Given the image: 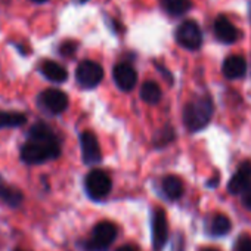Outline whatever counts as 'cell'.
Returning <instances> with one entry per match:
<instances>
[{
	"mask_svg": "<svg viewBox=\"0 0 251 251\" xmlns=\"http://www.w3.org/2000/svg\"><path fill=\"white\" fill-rule=\"evenodd\" d=\"M0 200H2L6 205L12 207V208H17L23 204L24 201V194L15 188V186H11L3 177L0 175Z\"/></svg>",
	"mask_w": 251,
	"mask_h": 251,
	"instance_id": "14",
	"label": "cell"
},
{
	"mask_svg": "<svg viewBox=\"0 0 251 251\" xmlns=\"http://www.w3.org/2000/svg\"><path fill=\"white\" fill-rule=\"evenodd\" d=\"M161 96H163V92H161V87L152 81V80H148L142 84L141 87V99L150 105H155L161 100Z\"/></svg>",
	"mask_w": 251,
	"mask_h": 251,
	"instance_id": "17",
	"label": "cell"
},
{
	"mask_svg": "<svg viewBox=\"0 0 251 251\" xmlns=\"http://www.w3.org/2000/svg\"><path fill=\"white\" fill-rule=\"evenodd\" d=\"M75 2H78V3H86L87 0H75Z\"/></svg>",
	"mask_w": 251,
	"mask_h": 251,
	"instance_id": "32",
	"label": "cell"
},
{
	"mask_svg": "<svg viewBox=\"0 0 251 251\" xmlns=\"http://www.w3.org/2000/svg\"><path fill=\"white\" fill-rule=\"evenodd\" d=\"M14 251H23V250H14Z\"/></svg>",
	"mask_w": 251,
	"mask_h": 251,
	"instance_id": "33",
	"label": "cell"
},
{
	"mask_svg": "<svg viewBox=\"0 0 251 251\" xmlns=\"http://www.w3.org/2000/svg\"><path fill=\"white\" fill-rule=\"evenodd\" d=\"M250 183H251V161H244L239 164L235 175L230 177L227 183V191L232 195H238L242 194Z\"/></svg>",
	"mask_w": 251,
	"mask_h": 251,
	"instance_id": "12",
	"label": "cell"
},
{
	"mask_svg": "<svg viewBox=\"0 0 251 251\" xmlns=\"http://www.w3.org/2000/svg\"><path fill=\"white\" fill-rule=\"evenodd\" d=\"M75 78L81 87L93 89L103 80V68L96 61H81L75 70Z\"/></svg>",
	"mask_w": 251,
	"mask_h": 251,
	"instance_id": "6",
	"label": "cell"
},
{
	"mask_svg": "<svg viewBox=\"0 0 251 251\" xmlns=\"http://www.w3.org/2000/svg\"><path fill=\"white\" fill-rule=\"evenodd\" d=\"M235 251H251V238L248 235H241L236 241Z\"/></svg>",
	"mask_w": 251,
	"mask_h": 251,
	"instance_id": "23",
	"label": "cell"
},
{
	"mask_svg": "<svg viewBox=\"0 0 251 251\" xmlns=\"http://www.w3.org/2000/svg\"><path fill=\"white\" fill-rule=\"evenodd\" d=\"M248 18H250V23H251V0H248Z\"/></svg>",
	"mask_w": 251,
	"mask_h": 251,
	"instance_id": "29",
	"label": "cell"
},
{
	"mask_svg": "<svg viewBox=\"0 0 251 251\" xmlns=\"http://www.w3.org/2000/svg\"><path fill=\"white\" fill-rule=\"evenodd\" d=\"M222 71L226 78L229 80H238L242 78L247 73V61L239 55L227 56L223 62Z\"/></svg>",
	"mask_w": 251,
	"mask_h": 251,
	"instance_id": "13",
	"label": "cell"
},
{
	"mask_svg": "<svg viewBox=\"0 0 251 251\" xmlns=\"http://www.w3.org/2000/svg\"><path fill=\"white\" fill-rule=\"evenodd\" d=\"M80 150H81V160L87 166L99 164L102 160V151L96 135L90 130H86L80 135Z\"/></svg>",
	"mask_w": 251,
	"mask_h": 251,
	"instance_id": "8",
	"label": "cell"
},
{
	"mask_svg": "<svg viewBox=\"0 0 251 251\" xmlns=\"http://www.w3.org/2000/svg\"><path fill=\"white\" fill-rule=\"evenodd\" d=\"M77 48H78V43L77 42H74V40H65L59 46V53L68 58V56H73L77 52Z\"/></svg>",
	"mask_w": 251,
	"mask_h": 251,
	"instance_id": "22",
	"label": "cell"
},
{
	"mask_svg": "<svg viewBox=\"0 0 251 251\" xmlns=\"http://www.w3.org/2000/svg\"><path fill=\"white\" fill-rule=\"evenodd\" d=\"M84 188H86L87 195L92 200L100 201L109 195V192L112 189V180L106 172H103L100 169H95L87 173V176L84 179Z\"/></svg>",
	"mask_w": 251,
	"mask_h": 251,
	"instance_id": "4",
	"label": "cell"
},
{
	"mask_svg": "<svg viewBox=\"0 0 251 251\" xmlns=\"http://www.w3.org/2000/svg\"><path fill=\"white\" fill-rule=\"evenodd\" d=\"M40 71L52 83H64L68 78V73H67L65 67H62L61 64H58L55 61H45L40 65Z\"/></svg>",
	"mask_w": 251,
	"mask_h": 251,
	"instance_id": "15",
	"label": "cell"
},
{
	"mask_svg": "<svg viewBox=\"0 0 251 251\" xmlns=\"http://www.w3.org/2000/svg\"><path fill=\"white\" fill-rule=\"evenodd\" d=\"M151 232H152V247L155 251H161L169 239V223L167 216L163 208H155L152 211L151 220Z\"/></svg>",
	"mask_w": 251,
	"mask_h": 251,
	"instance_id": "9",
	"label": "cell"
},
{
	"mask_svg": "<svg viewBox=\"0 0 251 251\" xmlns=\"http://www.w3.org/2000/svg\"><path fill=\"white\" fill-rule=\"evenodd\" d=\"M242 204L247 210L251 211V183L244 189L242 192Z\"/></svg>",
	"mask_w": 251,
	"mask_h": 251,
	"instance_id": "25",
	"label": "cell"
},
{
	"mask_svg": "<svg viewBox=\"0 0 251 251\" xmlns=\"http://www.w3.org/2000/svg\"><path fill=\"white\" fill-rule=\"evenodd\" d=\"M33 2H36V3H45V2H48V0H33Z\"/></svg>",
	"mask_w": 251,
	"mask_h": 251,
	"instance_id": "31",
	"label": "cell"
},
{
	"mask_svg": "<svg viewBox=\"0 0 251 251\" xmlns=\"http://www.w3.org/2000/svg\"><path fill=\"white\" fill-rule=\"evenodd\" d=\"M161 189L163 194L166 195V198H169L170 201H176L183 195V182L180 177L175 176V175H169L163 179L161 182Z\"/></svg>",
	"mask_w": 251,
	"mask_h": 251,
	"instance_id": "16",
	"label": "cell"
},
{
	"mask_svg": "<svg viewBox=\"0 0 251 251\" xmlns=\"http://www.w3.org/2000/svg\"><path fill=\"white\" fill-rule=\"evenodd\" d=\"M112 77L117 84V87L123 92H130L135 89L138 83V73L136 70L126 62H120L112 70Z\"/></svg>",
	"mask_w": 251,
	"mask_h": 251,
	"instance_id": "10",
	"label": "cell"
},
{
	"mask_svg": "<svg viewBox=\"0 0 251 251\" xmlns=\"http://www.w3.org/2000/svg\"><path fill=\"white\" fill-rule=\"evenodd\" d=\"M217 182H219V176L213 177V180H208V182H207V186H210V188H214V186H217Z\"/></svg>",
	"mask_w": 251,
	"mask_h": 251,
	"instance_id": "28",
	"label": "cell"
},
{
	"mask_svg": "<svg viewBox=\"0 0 251 251\" xmlns=\"http://www.w3.org/2000/svg\"><path fill=\"white\" fill-rule=\"evenodd\" d=\"M232 227V223L227 216L225 214H216L211 217L208 225V233L213 236H223L226 235Z\"/></svg>",
	"mask_w": 251,
	"mask_h": 251,
	"instance_id": "18",
	"label": "cell"
},
{
	"mask_svg": "<svg viewBox=\"0 0 251 251\" xmlns=\"http://www.w3.org/2000/svg\"><path fill=\"white\" fill-rule=\"evenodd\" d=\"M172 251H185V239L182 233H177L173 239Z\"/></svg>",
	"mask_w": 251,
	"mask_h": 251,
	"instance_id": "24",
	"label": "cell"
},
{
	"mask_svg": "<svg viewBox=\"0 0 251 251\" xmlns=\"http://www.w3.org/2000/svg\"><path fill=\"white\" fill-rule=\"evenodd\" d=\"M176 138V133H175V129L172 127V126H166L164 129H161L155 138H154V147L157 148H161V147H166L169 145L172 141H175Z\"/></svg>",
	"mask_w": 251,
	"mask_h": 251,
	"instance_id": "21",
	"label": "cell"
},
{
	"mask_svg": "<svg viewBox=\"0 0 251 251\" xmlns=\"http://www.w3.org/2000/svg\"><path fill=\"white\" fill-rule=\"evenodd\" d=\"M27 115L21 112H5L0 111V129H11V127H20L25 124Z\"/></svg>",
	"mask_w": 251,
	"mask_h": 251,
	"instance_id": "20",
	"label": "cell"
},
{
	"mask_svg": "<svg viewBox=\"0 0 251 251\" xmlns=\"http://www.w3.org/2000/svg\"><path fill=\"white\" fill-rule=\"evenodd\" d=\"M115 251H139V250L132 244H126V245H121L120 248H117Z\"/></svg>",
	"mask_w": 251,
	"mask_h": 251,
	"instance_id": "27",
	"label": "cell"
},
{
	"mask_svg": "<svg viewBox=\"0 0 251 251\" xmlns=\"http://www.w3.org/2000/svg\"><path fill=\"white\" fill-rule=\"evenodd\" d=\"M201 251H219V250H216V248H202Z\"/></svg>",
	"mask_w": 251,
	"mask_h": 251,
	"instance_id": "30",
	"label": "cell"
},
{
	"mask_svg": "<svg viewBox=\"0 0 251 251\" xmlns=\"http://www.w3.org/2000/svg\"><path fill=\"white\" fill-rule=\"evenodd\" d=\"M214 114V103L213 99L205 96H198L188 102L183 108V124L188 132L195 133L207 127Z\"/></svg>",
	"mask_w": 251,
	"mask_h": 251,
	"instance_id": "2",
	"label": "cell"
},
{
	"mask_svg": "<svg viewBox=\"0 0 251 251\" xmlns=\"http://www.w3.org/2000/svg\"><path fill=\"white\" fill-rule=\"evenodd\" d=\"M117 235L118 226L109 220H102L93 227L90 238L84 242V248L86 251H106L117 239Z\"/></svg>",
	"mask_w": 251,
	"mask_h": 251,
	"instance_id": "3",
	"label": "cell"
},
{
	"mask_svg": "<svg viewBox=\"0 0 251 251\" xmlns=\"http://www.w3.org/2000/svg\"><path fill=\"white\" fill-rule=\"evenodd\" d=\"M68 103L67 93L59 89H46L39 95V105L53 115L62 114L68 108Z\"/></svg>",
	"mask_w": 251,
	"mask_h": 251,
	"instance_id": "7",
	"label": "cell"
},
{
	"mask_svg": "<svg viewBox=\"0 0 251 251\" xmlns=\"http://www.w3.org/2000/svg\"><path fill=\"white\" fill-rule=\"evenodd\" d=\"M176 42L188 50H198L202 45V31L198 23L194 20L183 21L176 30Z\"/></svg>",
	"mask_w": 251,
	"mask_h": 251,
	"instance_id": "5",
	"label": "cell"
},
{
	"mask_svg": "<svg viewBox=\"0 0 251 251\" xmlns=\"http://www.w3.org/2000/svg\"><path fill=\"white\" fill-rule=\"evenodd\" d=\"M214 36L219 42L225 45H232L239 39V31L238 28L227 20L225 15H219L214 21Z\"/></svg>",
	"mask_w": 251,
	"mask_h": 251,
	"instance_id": "11",
	"label": "cell"
},
{
	"mask_svg": "<svg viewBox=\"0 0 251 251\" xmlns=\"http://www.w3.org/2000/svg\"><path fill=\"white\" fill-rule=\"evenodd\" d=\"M161 5L164 11L173 17H180L186 14L192 6L191 0H161Z\"/></svg>",
	"mask_w": 251,
	"mask_h": 251,
	"instance_id": "19",
	"label": "cell"
},
{
	"mask_svg": "<svg viewBox=\"0 0 251 251\" xmlns=\"http://www.w3.org/2000/svg\"><path fill=\"white\" fill-rule=\"evenodd\" d=\"M61 155V144L53 130L45 123H36L21 148V160L28 166L43 164Z\"/></svg>",
	"mask_w": 251,
	"mask_h": 251,
	"instance_id": "1",
	"label": "cell"
},
{
	"mask_svg": "<svg viewBox=\"0 0 251 251\" xmlns=\"http://www.w3.org/2000/svg\"><path fill=\"white\" fill-rule=\"evenodd\" d=\"M155 67L163 73V75L169 80V83H170V84H173V75L170 74V71H169V70H166V68H164L163 65H160V64H155Z\"/></svg>",
	"mask_w": 251,
	"mask_h": 251,
	"instance_id": "26",
	"label": "cell"
}]
</instances>
